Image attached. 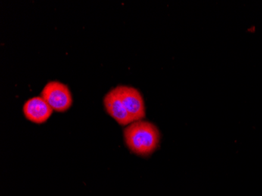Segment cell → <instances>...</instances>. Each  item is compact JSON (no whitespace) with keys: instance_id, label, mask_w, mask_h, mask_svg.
Instances as JSON below:
<instances>
[{"instance_id":"6da1fadb","label":"cell","mask_w":262,"mask_h":196,"mask_svg":"<svg viewBox=\"0 0 262 196\" xmlns=\"http://www.w3.org/2000/svg\"><path fill=\"white\" fill-rule=\"evenodd\" d=\"M123 136L127 148L138 156H150L160 144V132L157 126L143 119L130 123L123 130Z\"/></svg>"},{"instance_id":"7a4b0ae2","label":"cell","mask_w":262,"mask_h":196,"mask_svg":"<svg viewBox=\"0 0 262 196\" xmlns=\"http://www.w3.org/2000/svg\"><path fill=\"white\" fill-rule=\"evenodd\" d=\"M41 97L51 108L58 113H64L73 104V96L66 84L58 81L47 82L41 92Z\"/></svg>"},{"instance_id":"3957f363","label":"cell","mask_w":262,"mask_h":196,"mask_svg":"<svg viewBox=\"0 0 262 196\" xmlns=\"http://www.w3.org/2000/svg\"><path fill=\"white\" fill-rule=\"evenodd\" d=\"M114 90L134 122L142 120L145 116V106L140 91L136 88L123 85H117Z\"/></svg>"},{"instance_id":"277c9868","label":"cell","mask_w":262,"mask_h":196,"mask_svg":"<svg viewBox=\"0 0 262 196\" xmlns=\"http://www.w3.org/2000/svg\"><path fill=\"white\" fill-rule=\"evenodd\" d=\"M51 106L42 97H34L28 100L23 106V113L30 122L41 124L47 122L53 113Z\"/></svg>"},{"instance_id":"5b68a950","label":"cell","mask_w":262,"mask_h":196,"mask_svg":"<svg viewBox=\"0 0 262 196\" xmlns=\"http://www.w3.org/2000/svg\"><path fill=\"white\" fill-rule=\"evenodd\" d=\"M106 112L113 117L119 124L126 126L134 122L133 119L129 116V113L122 102L120 97L117 95L114 88L110 90L103 99Z\"/></svg>"}]
</instances>
